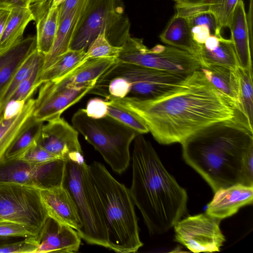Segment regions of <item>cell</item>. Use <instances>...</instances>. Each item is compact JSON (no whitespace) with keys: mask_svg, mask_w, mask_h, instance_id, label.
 <instances>
[{"mask_svg":"<svg viewBox=\"0 0 253 253\" xmlns=\"http://www.w3.org/2000/svg\"><path fill=\"white\" fill-rule=\"evenodd\" d=\"M115 99L144 122L158 143L166 145L181 143L209 125L233 118L240 110L200 69L156 98Z\"/></svg>","mask_w":253,"mask_h":253,"instance_id":"1","label":"cell"},{"mask_svg":"<svg viewBox=\"0 0 253 253\" xmlns=\"http://www.w3.org/2000/svg\"><path fill=\"white\" fill-rule=\"evenodd\" d=\"M181 144L185 162L214 192L238 184L249 186L245 163L253 149V129L241 111L232 119L203 128Z\"/></svg>","mask_w":253,"mask_h":253,"instance_id":"2","label":"cell"},{"mask_svg":"<svg viewBox=\"0 0 253 253\" xmlns=\"http://www.w3.org/2000/svg\"><path fill=\"white\" fill-rule=\"evenodd\" d=\"M129 194L149 232L164 234L186 211V191L168 171L150 142L142 134L133 140Z\"/></svg>","mask_w":253,"mask_h":253,"instance_id":"3","label":"cell"},{"mask_svg":"<svg viewBox=\"0 0 253 253\" xmlns=\"http://www.w3.org/2000/svg\"><path fill=\"white\" fill-rule=\"evenodd\" d=\"M108 235V249L120 253H135L143 246L138 220L129 190L98 162L88 166Z\"/></svg>","mask_w":253,"mask_h":253,"instance_id":"4","label":"cell"},{"mask_svg":"<svg viewBox=\"0 0 253 253\" xmlns=\"http://www.w3.org/2000/svg\"><path fill=\"white\" fill-rule=\"evenodd\" d=\"M63 185L71 194L82 222L77 231L87 244L108 248L104 215L83 153L72 154L66 161Z\"/></svg>","mask_w":253,"mask_h":253,"instance_id":"5","label":"cell"},{"mask_svg":"<svg viewBox=\"0 0 253 253\" xmlns=\"http://www.w3.org/2000/svg\"><path fill=\"white\" fill-rule=\"evenodd\" d=\"M130 23L122 0H86L74 30L69 49L86 51L98 35L121 47L130 36Z\"/></svg>","mask_w":253,"mask_h":253,"instance_id":"6","label":"cell"},{"mask_svg":"<svg viewBox=\"0 0 253 253\" xmlns=\"http://www.w3.org/2000/svg\"><path fill=\"white\" fill-rule=\"evenodd\" d=\"M72 123L114 171L121 174L126 169L130 159V145L139 133L108 115L91 118L83 108L73 115Z\"/></svg>","mask_w":253,"mask_h":253,"instance_id":"7","label":"cell"},{"mask_svg":"<svg viewBox=\"0 0 253 253\" xmlns=\"http://www.w3.org/2000/svg\"><path fill=\"white\" fill-rule=\"evenodd\" d=\"M187 75L117 61L97 80L88 93L95 94L111 79L122 77L130 84L126 97L139 99L156 98L176 86Z\"/></svg>","mask_w":253,"mask_h":253,"instance_id":"8","label":"cell"},{"mask_svg":"<svg viewBox=\"0 0 253 253\" xmlns=\"http://www.w3.org/2000/svg\"><path fill=\"white\" fill-rule=\"evenodd\" d=\"M117 60L183 75H188L201 68L199 58L196 55L160 44L149 49L142 39L130 36L121 46Z\"/></svg>","mask_w":253,"mask_h":253,"instance_id":"9","label":"cell"},{"mask_svg":"<svg viewBox=\"0 0 253 253\" xmlns=\"http://www.w3.org/2000/svg\"><path fill=\"white\" fill-rule=\"evenodd\" d=\"M40 189L14 182H0V219L26 227L38 236L48 218Z\"/></svg>","mask_w":253,"mask_h":253,"instance_id":"10","label":"cell"},{"mask_svg":"<svg viewBox=\"0 0 253 253\" xmlns=\"http://www.w3.org/2000/svg\"><path fill=\"white\" fill-rule=\"evenodd\" d=\"M66 160L57 159L40 164L21 160L5 161L0 164V182H14L40 190L63 184Z\"/></svg>","mask_w":253,"mask_h":253,"instance_id":"11","label":"cell"},{"mask_svg":"<svg viewBox=\"0 0 253 253\" xmlns=\"http://www.w3.org/2000/svg\"><path fill=\"white\" fill-rule=\"evenodd\" d=\"M220 221L206 212L179 220L173 226L175 240L193 253L219 252L225 241Z\"/></svg>","mask_w":253,"mask_h":253,"instance_id":"12","label":"cell"},{"mask_svg":"<svg viewBox=\"0 0 253 253\" xmlns=\"http://www.w3.org/2000/svg\"><path fill=\"white\" fill-rule=\"evenodd\" d=\"M97 81L71 84L55 91L47 90L41 85L35 99V118L44 122L61 117L64 111L88 93Z\"/></svg>","mask_w":253,"mask_h":253,"instance_id":"13","label":"cell"},{"mask_svg":"<svg viewBox=\"0 0 253 253\" xmlns=\"http://www.w3.org/2000/svg\"><path fill=\"white\" fill-rule=\"evenodd\" d=\"M38 145L59 158L67 160L75 153H83L79 132L61 117L42 125Z\"/></svg>","mask_w":253,"mask_h":253,"instance_id":"14","label":"cell"},{"mask_svg":"<svg viewBox=\"0 0 253 253\" xmlns=\"http://www.w3.org/2000/svg\"><path fill=\"white\" fill-rule=\"evenodd\" d=\"M37 238L38 247L35 253H75L81 243L75 229L49 216Z\"/></svg>","mask_w":253,"mask_h":253,"instance_id":"15","label":"cell"},{"mask_svg":"<svg viewBox=\"0 0 253 253\" xmlns=\"http://www.w3.org/2000/svg\"><path fill=\"white\" fill-rule=\"evenodd\" d=\"M42 203L48 216L78 231L82 227L75 202L63 185L40 190Z\"/></svg>","mask_w":253,"mask_h":253,"instance_id":"16","label":"cell"},{"mask_svg":"<svg viewBox=\"0 0 253 253\" xmlns=\"http://www.w3.org/2000/svg\"><path fill=\"white\" fill-rule=\"evenodd\" d=\"M29 8L36 25L37 49L48 54L55 39L59 26V7L52 5V0H33Z\"/></svg>","mask_w":253,"mask_h":253,"instance_id":"17","label":"cell"},{"mask_svg":"<svg viewBox=\"0 0 253 253\" xmlns=\"http://www.w3.org/2000/svg\"><path fill=\"white\" fill-rule=\"evenodd\" d=\"M253 200V186L234 185L215 191L206 212L222 220L235 214L242 207L252 204Z\"/></svg>","mask_w":253,"mask_h":253,"instance_id":"18","label":"cell"},{"mask_svg":"<svg viewBox=\"0 0 253 253\" xmlns=\"http://www.w3.org/2000/svg\"><path fill=\"white\" fill-rule=\"evenodd\" d=\"M117 61L115 57L85 59L65 76L44 82L41 85L47 90L55 91L71 84L98 80Z\"/></svg>","mask_w":253,"mask_h":253,"instance_id":"19","label":"cell"},{"mask_svg":"<svg viewBox=\"0 0 253 253\" xmlns=\"http://www.w3.org/2000/svg\"><path fill=\"white\" fill-rule=\"evenodd\" d=\"M36 48V36L31 35L0 50V99L17 70Z\"/></svg>","mask_w":253,"mask_h":253,"instance_id":"20","label":"cell"},{"mask_svg":"<svg viewBox=\"0 0 253 253\" xmlns=\"http://www.w3.org/2000/svg\"><path fill=\"white\" fill-rule=\"evenodd\" d=\"M228 27L239 66L253 72V40L249 33L243 0L237 5Z\"/></svg>","mask_w":253,"mask_h":253,"instance_id":"21","label":"cell"},{"mask_svg":"<svg viewBox=\"0 0 253 253\" xmlns=\"http://www.w3.org/2000/svg\"><path fill=\"white\" fill-rule=\"evenodd\" d=\"M35 99L30 98L22 111L9 120L0 114V164L3 162L6 152L20 135L36 120L34 116Z\"/></svg>","mask_w":253,"mask_h":253,"instance_id":"22","label":"cell"},{"mask_svg":"<svg viewBox=\"0 0 253 253\" xmlns=\"http://www.w3.org/2000/svg\"><path fill=\"white\" fill-rule=\"evenodd\" d=\"M164 43L198 56L201 44L193 39L187 20L174 15L159 36Z\"/></svg>","mask_w":253,"mask_h":253,"instance_id":"23","label":"cell"},{"mask_svg":"<svg viewBox=\"0 0 253 253\" xmlns=\"http://www.w3.org/2000/svg\"><path fill=\"white\" fill-rule=\"evenodd\" d=\"M86 2V0H81L59 24L52 47L50 52L45 55L43 71L52 65L59 56L69 49L74 30Z\"/></svg>","mask_w":253,"mask_h":253,"instance_id":"24","label":"cell"},{"mask_svg":"<svg viewBox=\"0 0 253 253\" xmlns=\"http://www.w3.org/2000/svg\"><path fill=\"white\" fill-rule=\"evenodd\" d=\"M200 70L215 88L233 101L240 109L239 82L235 70L218 66Z\"/></svg>","mask_w":253,"mask_h":253,"instance_id":"25","label":"cell"},{"mask_svg":"<svg viewBox=\"0 0 253 253\" xmlns=\"http://www.w3.org/2000/svg\"><path fill=\"white\" fill-rule=\"evenodd\" d=\"M32 21H34V16L29 7H18L11 9L0 40V50L22 40L24 31Z\"/></svg>","mask_w":253,"mask_h":253,"instance_id":"26","label":"cell"},{"mask_svg":"<svg viewBox=\"0 0 253 253\" xmlns=\"http://www.w3.org/2000/svg\"><path fill=\"white\" fill-rule=\"evenodd\" d=\"M198 56L201 68L218 66L235 70L239 66L232 41L223 37L214 50H208L201 44Z\"/></svg>","mask_w":253,"mask_h":253,"instance_id":"27","label":"cell"},{"mask_svg":"<svg viewBox=\"0 0 253 253\" xmlns=\"http://www.w3.org/2000/svg\"><path fill=\"white\" fill-rule=\"evenodd\" d=\"M85 52L84 49L68 50L42 71L40 79L42 84L58 79L71 72L85 60Z\"/></svg>","mask_w":253,"mask_h":253,"instance_id":"28","label":"cell"},{"mask_svg":"<svg viewBox=\"0 0 253 253\" xmlns=\"http://www.w3.org/2000/svg\"><path fill=\"white\" fill-rule=\"evenodd\" d=\"M45 55L39 51L33 66L27 76L19 84L9 101L28 100L42 84L40 79L43 70Z\"/></svg>","mask_w":253,"mask_h":253,"instance_id":"29","label":"cell"},{"mask_svg":"<svg viewBox=\"0 0 253 253\" xmlns=\"http://www.w3.org/2000/svg\"><path fill=\"white\" fill-rule=\"evenodd\" d=\"M235 71L239 82L240 108L253 126V73L240 66Z\"/></svg>","mask_w":253,"mask_h":253,"instance_id":"30","label":"cell"},{"mask_svg":"<svg viewBox=\"0 0 253 253\" xmlns=\"http://www.w3.org/2000/svg\"><path fill=\"white\" fill-rule=\"evenodd\" d=\"M43 123L36 119L9 148L3 162L19 159L29 149L37 144Z\"/></svg>","mask_w":253,"mask_h":253,"instance_id":"31","label":"cell"},{"mask_svg":"<svg viewBox=\"0 0 253 253\" xmlns=\"http://www.w3.org/2000/svg\"><path fill=\"white\" fill-rule=\"evenodd\" d=\"M106 100L108 103V116L139 134L149 132L148 128L144 122L137 115L121 105L115 98H109Z\"/></svg>","mask_w":253,"mask_h":253,"instance_id":"32","label":"cell"},{"mask_svg":"<svg viewBox=\"0 0 253 253\" xmlns=\"http://www.w3.org/2000/svg\"><path fill=\"white\" fill-rule=\"evenodd\" d=\"M242 0H210L209 12L211 13L220 29L228 27L234 10Z\"/></svg>","mask_w":253,"mask_h":253,"instance_id":"33","label":"cell"},{"mask_svg":"<svg viewBox=\"0 0 253 253\" xmlns=\"http://www.w3.org/2000/svg\"><path fill=\"white\" fill-rule=\"evenodd\" d=\"M39 51L36 48L26 59L19 69L17 70L10 83L0 99V110L3 111L6 103L19 84L27 76L32 69L36 59Z\"/></svg>","mask_w":253,"mask_h":253,"instance_id":"34","label":"cell"},{"mask_svg":"<svg viewBox=\"0 0 253 253\" xmlns=\"http://www.w3.org/2000/svg\"><path fill=\"white\" fill-rule=\"evenodd\" d=\"M121 47L111 44L107 39L105 34L102 33L92 42L88 47L84 59L117 57Z\"/></svg>","mask_w":253,"mask_h":253,"instance_id":"35","label":"cell"},{"mask_svg":"<svg viewBox=\"0 0 253 253\" xmlns=\"http://www.w3.org/2000/svg\"><path fill=\"white\" fill-rule=\"evenodd\" d=\"M38 247L37 236L18 242L0 244V253H35Z\"/></svg>","mask_w":253,"mask_h":253,"instance_id":"36","label":"cell"},{"mask_svg":"<svg viewBox=\"0 0 253 253\" xmlns=\"http://www.w3.org/2000/svg\"><path fill=\"white\" fill-rule=\"evenodd\" d=\"M175 9V15L188 19L209 12V1L200 0L194 2L176 3Z\"/></svg>","mask_w":253,"mask_h":253,"instance_id":"37","label":"cell"},{"mask_svg":"<svg viewBox=\"0 0 253 253\" xmlns=\"http://www.w3.org/2000/svg\"><path fill=\"white\" fill-rule=\"evenodd\" d=\"M34 235L26 227L22 224L0 219V237L28 238Z\"/></svg>","mask_w":253,"mask_h":253,"instance_id":"38","label":"cell"},{"mask_svg":"<svg viewBox=\"0 0 253 253\" xmlns=\"http://www.w3.org/2000/svg\"><path fill=\"white\" fill-rule=\"evenodd\" d=\"M60 159L49 153L37 144L29 149L18 160L33 164H40Z\"/></svg>","mask_w":253,"mask_h":253,"instance_id":"39","label":"cell"},{"mask_svg":"<svg viewBox=\"0 0 253 253\" xmlns=\"http://www.w3.org/2000/svg\"><path fill=\"white\" fill-rule=\"evenodd\" d=\"M186 20L190 28L196 25H206L208 27L211 35L218 37L222 36L221 29L218 26L213 15L209 12L201 13Z\"/></svg>","mask_w":253,"mask_h":253,"instance_id":"40","label":"cell"},{"mask_svg":"<svg viewBox=\"0 0 253 253\" xmlns=\"http://www.w3.org/2000/svg\"><path fill=\"white\" fill-rule=\"evenodd\" d=\"M86 114L91 118L98 119L107 116L108 103L106 100L93 98L88 100L84 109Z\"/></svg>","mask_w":253,"mask_h":253,"instance_id":"41","label":"cell"},{"mask_svg":"<svg viewBox=\"0 0 253 253\" xmlns=\"http://www.w3.org/2000/svg\"><path fill=\"white\" fill-rule=\"evenodd\" d=\"M27 100L22 99L9 101L3 109V119L9 120L17 116L22 111Z\"/></svg>","mask_w":253,"mask_h":253,"instance_id":"42","label":"cell"},{"mask_svg":"<svg viewBox=\"0 0 253 253\" xmlns=\"http://www.w3.org/2000/svg\"><path fill=\"white\" fill-rule=\"evenodd\" d=\"M193 40L198 44H204L208 38L211 35L206 25H196L191 28Z\"/></svg>","mask_w":253,"mask_h":253,"instance_id":"43","label":"cell"},{"mask_svg":"<svg viewBox=\"0 0 253 253\" xmlns=\"http://www.w3.org/2000/svg\"><path fill=\"white\" fill-rule=\"evenodd\" d=\"M81 0H65L59 6V24L77 6Z\"/></svg>","mask_w":253,"mask_h":253,"instance_id":"44","label":"cell"},{"mask_svg":"<svg viewBox=\"0 0 253 253\" xmlns=\"http://www.w3.org/2000/svg\"><path fill=\"white\" fill-rule=\"evenodd\" d=\"M33 0H0V9L11 10L18 7L29 8Z\"/></svg>","mask_w":253,"mask_h":253,"instance_id":"45","label":"cell"},{"mask_svg":"<svg viewBox=\"0 0 253 253\" xmlns=\"http://www.w3.org/2000/svg\"><path fill=\"white\" fill-rule=\"evenodd\" d=\"M222 37V36L218 37L215 35H210L203 44L204 47L208 50L215 49L218 46Z\"/></svg>","mask_w":253,"mask_h":253,"instance_id":"46","label":"cell"},{"mask_svg":"<svg viewBox=\"0 0 253 253\" xmlns=\"http://www.w3.org/2000/svg\"><path fill=\"white\" fill-rule=\"evenodd\" d=\"M10 10L0 9V40L3 33Z\"/></svg>","mask_w":253,"mask_h":253,"instance_id":"47","label":"cell"},{"mask_svg":"<svg viewBox=\"0 0 253 253\" xmlns=\"http://www.w3.org/2000/svg\"><path fill=\"white\" fill-rule=\"evenodd\" d=\"M176 3H190L194 2L199 1L200 0H174Z\"/></svg>","mask_w":253,"mask_h":253,"instance_id":"48","label":"cell"},{"mask_svg":"<svg viewBox=\"0 0 253 253\" xmlns=\"http://www.w3.org/2000/svg\"><path fill=\"white\" fill-rule=\"evenodd\" d=\"M65 0H52V5L53 7H57Z\"/></svg>","mask_w":253,"mask_h":253,"instance_id":"49","label":"cell"},{"mask_svg":"<svg viewBox=\"0 0 253 253\" xmlns=\"http://www.w3.org/2000/svg\"><path fill=\"white\" fill-rule=\"evenodd\" d=\"M9 238L6 237H0V242L2 241H5V240L8 239Z\"/></svg>","mask_w":253,"mask_h":253,"instance_id":"50","label":"cell"},{"mask_svg":"<svg viewBox=\"0 0 253 253\" xmlns=\"http://www.w3.org/2000/svg\"><path fill=\"white\" fill-rule=\"evenodd\" d=\"M3 113V112H2V111H0V114H1V113Z\"/></svg>","mask_w":253,"mask_h":253,"instance_id":"51","label":"cell"},{"mask_svg":"<svg viewBox=\"0 0 253 253\" xmlns=\"http://www.w3.org/2000/svg\"><path fill=\"white\" fill-rule=\"evenodd\" d=\"M206 0V1H210V0Z\"/></svg>","mask_w":253,"mask_h":253,"instance_id":"52","label":"cell"}]
</instances>
